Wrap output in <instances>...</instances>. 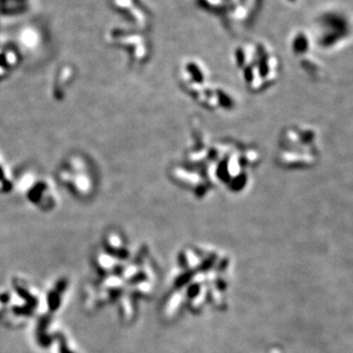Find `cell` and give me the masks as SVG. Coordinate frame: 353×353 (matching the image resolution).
<instances>
[{"mask_svg":"<svg viewBox=\"0 0 353 353\" xmlns=\"http://www.w3.org/2000/svg\"><path fill=\"white\" fill-rule=\"evenodd\" d=\"M69 160L72 166L68 160L64 162L59 172V179L73 195L82 198L90 197L96 187L92 164L86 160H83L78 156H72Z\"/></svg>","mask_w":353,"mask_h":353,"instance_id":"2","label":"cell"},{"mask_svg":"<svg viewBox=\"0 0 353 353\" xmlns=\"http://www.w3.org/2000/svg\"><path fill=\"white\" fill-rule=\"evenodd\" d=\"M279 149H280L278 154L279 163L288 169H291L297 149H300V153L309 160L311 166L316 164L320 156L317 146L316 132L299 127L289 128L283 132Z\"/></svg>","mask_w":353,"mask_h":353,"instance_id":"1","label":"cell"}]
</instances>
